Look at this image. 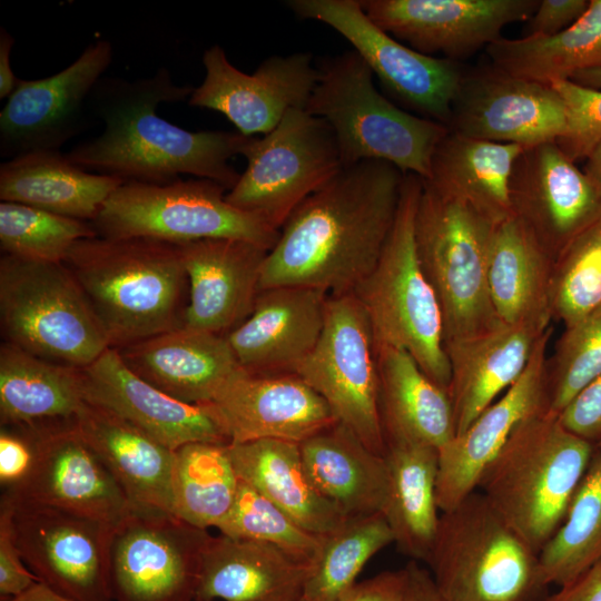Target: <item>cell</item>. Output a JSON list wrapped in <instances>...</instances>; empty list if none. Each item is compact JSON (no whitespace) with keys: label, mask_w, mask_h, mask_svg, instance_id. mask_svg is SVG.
<instances>
[{"label":"cell","mask_w":601,"mask_h":601,"mask_svg":"<svg viewBox=\"0 0 601 601\" xmlns=\"http://www.w3.org/2000/svg\"><path fill=\"white\" fill-rule=\"evenodd\" d=\"M305 110L332 129L343 166L386 161L427 179L434 150L449 128L405 111L382 95L355 50L323 58Z\"/></svg>","instance_id":"5"},{"label":"cell","mask_w":601,"mask_h":601,"mask_svg":"<svg viewBox=\"0 0 601 601\" xmlns=\"http://www.w3.org/2000/svg\"><path fill=\"white\" fill-rule=\"evenodd\" d=\"M404 175L381 160L343 166L279 229L263 264L260 290L307 286L328 295L352 293L383 252Z\"/></svg>","instance_id":"1"},{"label":"cell","mask_w":601,"mask_h":601,"mask_svg":"<svg viewBox=\"0 0 601 601\" xmlns=\"http://www.w3.org/2000/svg\"><path fill=\"white\" fill-rule=\"evenodd\" d=\"M378 405L385 440L442 447L455 435L449 394L404 349L375 345Z\"/></svg>","instance_id":"32"},{"label":"cell","mask_w":601,"mask_h":601,"mask_svg":"<svg viewBox=\"0 0 601 601\" xmlns=\"http://www.w3.org/2000/svg\"><path fill=\"white\" fill-rule=\"evenodd\" d=\"M523 149L449 130L434 150L430 177L424 180L467 204L493 224H500L513 215L510 180Z\"/></svg>","instance_id":"37"},{"label":"cell","mask_w":601,"mask_h":601,"mask_svg":"<svg viewBox=\"0 0 601 601\" xmlns=\"http://www.w3.org/2000/svg\"><path fill=\"white\" fill-rule=\"evenodd\" d=\"M485 51L502 70L546 85L601 67V0H590L585 12L554 36L500 38Z\"/></svg>","instance_id":"39"},{"label":"cell","mask_w":601,"mask_h":601,"mask_svg":"<svg viewBox=\"0 0 601 601\" xmlns=\"http://www.w3.org/2000/svg\"><path fill=\"white\" fill-rule=\"evenodd\" d=\"M117 351L136 375L188 404L208 403L242 370L226 336L185 326Z\"/></svg>","instance_id":"27"},{"label":"cell","mask_w":601,"mask_h":601,"mask_svg":"<svg viewBox=\"0 0 601 601\" xmlns=\"http://www.w3.org/2000/svg\"><path fill=\"white\" fill-rule=\"evenodd\" d=\"M228 450L238 479L307 531L327 535L347 520L309 481L299 444L258 440L229 443Z\"/></svg>","instance_id":"36"},{"label":"cell","mask_w":601,"mask_h":601,"mask_svg":"<svg viewBox=\"0 0 601 601\" xmlns=\"http://www.w3.org/2000/svg\"><path fill=\"white\" fill-rule=\"evenodd\" d=\"M227 189L209 179L166 185L124 183L91 223L106 238L145 237L173 244L237 239L268 252L279 230L226 200Z\"/></svg>","instance_id":"10"},{"label":"cell","mask_w":601,"mask_h":601,"mask_svg":"<svg viewBox=\"0 0 601 601\" xmlns=\"http://www.w3.org/2000/svg\"><path fill=\"white\" fill-rule=\"evenodd\" d=\"M513 215L555 259L601 219V197L555 141L523 149L510 180Z\"/></svg>","instance_id":"20"},{"label":"cell","mask_w":601,"mask_h":601,"mask_svg":"<svg viewBox=\"0 0 601 601\" xmlns=\"http://www.w3.org/2000/svg\"><path fill=\"white\" fill-rule=\"evenodd\" d=\"M238 483L228 444L194 442L175 450L174 514L188 524L217 529L234 505Z\"/></svg>","instance_id":"40"},{"label":"cell","mask_w":601,"mask_h":601,"mask_svg":"<svg viewBox=\"0 0 601 601\" xmlns=\"http://www.w3.org/2000/svg\"><path fill=\"white\" fill-rule=\"evenodd\" d=\"M188 279L184 326L226 336L250 314L267 249L237 239L180 244Z\"/></svg>","instance_id":"26"},{"label":"cell","mask_w":601,"mask_h":601,"mask_svg":"<svg viewBox=\"0 0 601 601\" xmlns=\"http://www.w3.org/2000/svg\"><path fill=\"white\" fill-rule=\"evenodd\" d=\"M569 80L583 87L601 90V67L580 70Z\"/></svg>","instance_id":"58"},{"label":"cell","mask_w":601,"mask_h":601,"mask_svg":"<svg viewBox=\"0 0 601 601\" xmlns=\"http://www.w3.org/2000/svg\"><path fill=\"white\" fill-rule=\"evenodd\" d=\"M601 375V305L565 327L546 357V408L559 415L594 378Z\"/></svg>","instance_id":"46"},{"label":"cell","mask_w":601,"mask_h":601,"mask_svg":"<svg viewBox=\"0 0 601 601\" xmlns=\"http://www.w3.org/2000/svg\"><path fill=\"white\" fill-rule=\"evenodd\" d=\"M295 374L324 398L339 423L370 450L385 454L375 339L354 293L328 295L319 339Z\"/></svg>","instance_id":"12"},{"label":"cell","mask_w":601,"mask_h":601,"mask_svg":"<svg viewBox=\"0 0 601 601\" xmlns=\"http://www.w3.org/2000/svg\"><path fill=\"white\" fill-rule=\"evenodd\" d=\"M81 368L0 346V425L46 430L75 422L86 404Z\"/></svg>","instance_id":"34"},{"label":"cell","mask_w":601,"mask_h":601,"mask_svg":"<svg viewBox=\"0 0 601 601\" xmlns=\"http://www.w3.org/2000/svg\"><path fill=\"white\" fill-rule=\"evenodd\" d=\"M444 601H545L539 554L477 490L441 512L426 562Z\"/></svg>","instance_id":"7"},{"label":"cell","mask_w":601,"mask_h":601,"mask_svg":"<svg viewBox=\"0 0 601 601\" xmlns=\"http://www.w3.org/2000/svg\"><path fill=\"white\" fill-rule=\"evenodd\" d=\"M590 0H540L523 28V37L554 36L573 24L588 9Z\"/></svg>","instance_id":"51"},{"label":"cell","mask_w":601,"mask_h":601,"mask_svg":"<svg viewBox=\"0 0 601 601\" xmlns=\"http://www.w3.org/2000/svg\"><path fill=\"white\" fill-rule=\"evenodd\" d=\"M194 88L177 85L166 67L130 81L101 78L88 105L90 114L104 122V130L77 144L66 158L83 170L125 183L166 185L183 174L230 190L240 174L229 160L243 154L249 137L238 131H189L157 114L162 102L189 99Z\"/></svg>","instance_id":"2"},{"label":"cell","mask_w":601,"mask_h":601,"mask_svg":"<svg viewBox=\"0 0 601 601\" xmlns=\"http://www.w3.org/2000/svg\"><path fill=\"white\" fill-rule=\"evenodd\" d=\"M201 61L205 78L188 104L223 114L248 137L270 132L289 110L305 108L318 77L308 52L268 57L250 75L218 45L207 48Z\"/></svg>","instance_id":"18"},{"label":"cell","mask_w":601,"mask_h":601,"mask_svg":"<svg viewBox=\"0 0 601 601\" xmlns=\"http://www.w3.org/2000/svg\"><path fill=\"white\" fill-rule=\"evenodd\" d=\"M583 173L601 197V144L588 156Z\"/></svg>","instance_id":"57"},{"label":"cell","mask_w":601,"mask_h":601,"mask_svg":"<svg viewBox=\"0 0 601 601\" xmlns=\"http://www.w3.org/2000/svg\"><path fill=\"white\" fill-rule=\"evenodd\" d=\"M40 431L19 426L0 427V485L2 494L20 489L31 475L39 450Z\"/></svg>","instance_id":"48"},{"label":"cell","mask_w":601,"mask_h":601,"mask_svg":"<svg viewBox=\"0 0 601 601\" xmlns=\"http://www.w3.org/2000/svg\"><path fill=\"white\" fill-rule=\"evenodd\" d=\"M217 530L229 538L270 544L312 566L321 553L324 536L300 526L242 480L234 505Z\"/></svg>","instance_id":"44"},{"label":"cell","mask_w":601,"mask_h":601,"mask_svg":"<svg viewBox=\"0 0 601 601\" xmlns=\"http://www.w3.org/2000/svg\"><path fill=\"white\" fill-rule=\"evenodd\" d=\"M392 543L393 533L382 513L348 518L341 528L323 536L303 598L337 601L356 582L371 558Z\"/></svg>","instance_id":"42"},{"label":"cell","mask_w":601,"mask_h":601,"mask_svg":"<svg viewBox=\"0 0 601 601\" xmlns=\"http://www.w3.org/2000/svg\"><path fill=\"white\" fill-rule=\"evenodd\" d=\"M328 294L307 286L262 289L250 314L226 335L252 374L295 373L322 334Z\"/></svg>","instance_id":"25"},{"label":"cell","mask_w":601,"mask_h":601,"mask_svg":"<svg viewBox=\"0 0 601 601\" xmlns=\"http://www.w3.org/2000/svg\"><path fill=\"white\" fill-rule=\"evenodd\" d=\"M447 128L525 149L563 136L566 111L551 85L511 75L490 62L464 69Z\"/></svg>","instance_id":"16"},{"label":"cell","mask_w":601,"mask_h":601,"mask_svg":"<svg viewBox=\"0 0 601 601\" xmlns=\"http://www.w3.org/2000/svg\"><path fill=\"white\" fill-rule=\"evenodd\" d=\"M210 535L174 514L134 509L112 529V600L194 601Z\"/></svg>","instance_id":"14"},{"label":"cell","mask_w":601,"mask_h":601,"mask_svg":"<svg viewBox=\"0 0 601 601\" xmlns=\"http://www.w3.org/2000/svg\"><path fill=\"white\" fill-rule=\"evenodd\" d=\"M551 326L536 341L516 382L461 434L439 449L436 502L453 509L477 487L480 477L516 427L546 408L545 364Z\"/></svg>","instance_id":"23"},{"label":"cell","mask_w":601,"mask_h":601,"mask_svg":"<svg viewBox=\"0 0 601 601\" xmlns=\"http://www.w3.org/2000/svg\"><path fill=\"white\" fill-rule=\"evenodd\" d=\"M0 601H73L51 591L42 583H37L26 593L16 598H2Z\"/></svg>","instance_id":"56"},{"label":"cell","mask_w":601,"mask_h":601,"mask_svg":"<svg viewBox=\"0 0 601 601\" xmlns=\"http://www.w3.org/2000/svg\"><path fill=\"white\" fill-rule=\"evenodd\" d=\"M124 183L115 176L83 170L60 151L29 152L0 166L1 201L90 223Z\"/></svg>","instance_id":"35"},{"label":"cell","mask_w":601,"mask_h":601,"mask_svg":"<svg viewBox=\"0 0 601 601\" xmlns=\"http://www.w3.org/2000/svg\"><path fill=\"white\" fill-rule=\"evenodd\" d=\"M111 348L184 326L188 279L177 244L145 238L90 237L63 260Z\"/></svg>","instance_id":"3"},{"label":"cell","mask_w":601,"mask_h":601,"mask_svg":"<svg viewBox=\"0 0 601 601\" xmlns=\"http://www.w3.org/2000/svg\"><path fill=\"white\" fill-rule=\"evenodd\" d=\"M203 405L229 443L300 444L338 422L324 398L295 373L252 374L242 368Z\"/></svg>","instance_id":"21"},{"label":"cell","mask_w":601,"mask_h":601,"mask_svg":"<svg viewBox=\"0 0 601 601\" xmlns=\"http://www.w3.org/2000/svg\"><path fill=\"white\" fill-rule=\"evenodd\" d=\"M299 450L314 487L346 519L383 512L388 492L385 457L344 424L336 422L305 440Z\"/></svg>","instance_id":"33"},{"label":"cell","mask_w":601,"mask_h":601,"mask_svg":"<svg viewBox=\"0 0 601 601\" xmlns=\"http://www.w3.org/2000/svg\"><path fill=\"white\" fill-rule=\"evenodd\" d=\"M75 425L135 510L174 514L175 451L117 414L88 402Z\"/></svg>","instance_id":"29"},{"label":"cell","mask_w":601,"mask_h":601,"mask_svg":"<svg viewBox=\"0 0 601 601\" xmlns=\"http://www.w3.org/2000/svg\"><path fill=\"white\" fill-rule=\"evenodd\" d=\"M601 560V444L569 504L565 518L539 553L543 577L559 589L574 582Z\"/></svg>","instance_id":"41"},{"label":"cell","mask_w":601,"mask_h":601,"mask_svg":"<svg viewBox=\"0 0 601 601\" xmlns=\"http://www.w3.org/2000/svg\"><path fill=\"white\" fill-rule=\"evenodd\" d=\"M562 425L593 445L601 444V375L589 383L558 415Z\"/></svg>","instance_id":"50"},{"label":"cell","mask_w":601,"mask_h":601,"mask_svg":"<svg viewBox=\"0 0 601 601\" xmlns=\"http://www.w3.org/2000/svg\"><path fill=\"white\" fill-rule=\"evenodd\" d=\"M407 568L384 571L355 582L337 601H404L407 589Z\"/></svg>","instance_id":"52"},{"label":"cell","mask_w":601,"mask_h":601,"mask_svg":"<svg viewBox=\"0 0 601 601\" xmlns=\"http://www.w3.org/2000/svg\"><path fill=\"white\" fill-rule=\"evenodd\" d=\"M545 601H601V560L571 584L550 593Z\"/></svg>","instance_id":"53"},{"label":"cell","mask_w":601,"mask_h":601,"mask_svg":"<svg viewBox=\"0 0 601 601\" xmlns=\"http://www.w3.org/2000/svg\"><path fill=\"white\" fill-rule=\"evenodd\" d=\"M81 372L88 403L117 414L173 451L194 442L229 444L205 405L156 388L136 375L116 348L108 347Z\"/></svg>","instance_id":"24"},{"label":"cell","mask_w":601,"mask_h":601,"mask_svg":"<svg viewBox=\"0 0 601 601\" xmlns=\"http://www.w3.org/2000/svg\"><path fill=\"white\" fill-rule=\"evenodd\" d=\"M545 331L503 324L487 333L444 344L451 368L447 394L455 435L463 433L516 382Z\"/></svg>","instance_id":"30"},{"label":"cell","mask_w":601,"mask_h":601,"mask_svg":"<svg viewBox=\"0 0 601 601\" xmlns=\"http://www.w3.org/2000/svg\"><path fill=\"white\" fill-rule=\"evenodd\" d=\"M194 601H201V600H194Z\"/></svg>","instance_id":"60"},{"label":"cell","mask_w":601,"mask_h":601,"mask_svg":"<svg viewBox=\"0 0 601 601\" xmlns=\"http://www.w3.org/2000/svg\"><path fill=\"white\" fill-rule=\"evenodd\" d=\"M0 324L4 342L32 355L83 368L108 347L107 337L65 263L2 254Z\"/></svg>","instance_id":"9"},{"label":"cell","mask_w":601,"mask_h":601,"mask_svg":"<svg viewBox=\"0 0 601 601\" xmlns=\"http://www.w3.org/2000/svg\"><path fill=\"white\" fill-rule=\"evenodd\" d=\"M594 447L544 410L516 427L476 490L539 554L561 526Z\"/></svg>","instance_id":"4"},{"label":"cell","mask_w":601,"mask_h":601,"mask_svg":"<svg viewBox=\"0 0 601 601\" xmlns=\"http://www.w3.org/2000/svg\"><path fill=\"white\" fill-rule=\"evenodd\" d=\"M39 583L24 564L14 541L10 505L0 503V597L16 598Z\"/></svg>","instance_id":"49"},{"label":"cell","mask_w":601,"mask_h":601,"mask_svg":"<svg viewBox=\"0 0 601 601\" xmlns=\"http://www.w3.org/2000/svg\"><path fill=\"white\" fill-rule=\"evenodd\" d=\"M39 431L31 475L20 489L1 499L60 509L110 526L132 512L124 490L75 422Z\"/></svg>","instance_id":"22"},{"label":"cell","mask_w":601,"mask_h":601,"mask_svg":"<svg viewBox=\"0 0 601 601\" xmlns=\"http://www.w3.org/2000/svg\"><path fill=\"white\" fill-rule=\"evenodd\" d=\"M496 225L422 179L415 242L441 307L444 344L503 325L487 284L489 252Z\"/></svg>","instance_id":"8"},{"label":"cell","mask_w":601,"mask_h":601,"mask_svg":"<svg viewBox=\"0 0 601 601\" xmlns=\"http://www.w3.org/2000/svg\"><path fill=\"white\" fill-rule=\"evenodd\" d=\"M422 178L405 174L393 228L372 272L352 292L372 325L375 345L406 351L447 392L451 368L436 294L422 267L415 215Z\"/></svg>","instance_id":"6"},{"label":"cell","mask_w":601,"mask_h":601,"mask_svg":"<svg viewBox=\"0 0 601 601\" xmlns=\"http://www.w3.org/2000/svg\"><path fill=\"white\" fill-rule=\"evenodd\" d=\"M14 45L13 37L3 28L0 29V98H8L17 88L20 79L16 77L10 53Z\"/></svg>","instance_id":"55"},{"label":"cell","mask_w":601,"mask_h":601,"mask_svg":"<svg viewBox=\"0 0 601 601\" xmlns=\"http://www.w3.org/2000/svg\"><path fill=\"white\" fill-rule=\"evenodd\" d=\"M540 0H361L367 17L413 50L460 61L526 22Z\"/></svg>","instance_id":"19"},{"label":"cell","mask_w":601,"mask_h":601,"mask_svg":"<svg viewBox=\"0 0 601 601\" xmlns=\"http://www.w3.org/2000/svg\"><path fill=\"white\" fill-rule=\"evenodd\" d=\"M388 492L382 514L398 552L426 562L439 528L436 502L439 449L417 443H391L384 454Z\"/></svg>","instance_id":"38"},{"label":"cell","mask_w":601,"mask_h":601,"mask_svg":"<svg viewBox=\"0 0 601 601\" xmlns=\"http://www.w3.org/2000/svg\"><path fill=\"white\" fill-rule=\"evenodd\" d=\"M242 156L246 169L226 200L277 230L302 201L343 168L332 129L305 108L289 110L262 138L249 137Z\"/></svg>","instance_id":"11"},{"label":"cell","mask_w":601,"mask_h":601,"mask_svg":"<svg viewBox=\"0 0 601 601\" xmlns=\"http://www.w3.org/2000/svg\"><path fill=\"white\" fill-rule=\"evenodd\" d=\"M1 501L10 505L20 555L40 583L73 601H114L109 574L114 526L47 505Z\"/></svg>","instance_id":"15"},{"label":"cell","mask_w":601,"mask_h":601,"mask_svg":"<svg viewBox=\"0 0 601 601\" xmlns=\"http://www.w3.org/2000/svg\"><path fill=\"white\" fill-rule=\"evenodd\" d=\"M550 305L552 319L565 327L601 305V219L555 259Z\"/></svg>","instance_id":"45"},{"label":"cell","mask_w":601,"mask_h":601,"mask_svg":"<svg viewBox=\"0 0 601 601\" xmlns=\"http://www.w3.org/2000/svg\"><path fill=\"white\" fill-rule=\"evenodd\" d=\"M551 87L565 106L566 128L555 142L573 161L588 158L601 144V90L569 79L554 80Z\"/></svg>","instance_id":"47"},{"label":"cell","mask_w":601,"mask_h":601,"mask_svg":"<svg viewBox=\"0 0 601 601\" xmlns=\"http://www.w3.org/2000/svg\"><path fill=\"white\" fill-rule=\"evenodd\" d=\"M96 236L90 221L19 203H0L2 254L27 260L62 263L75 243Z\"/></svg>","instance_id":"43"},{"label":"cell","mask_w":601,"mask_h":601,"mask_svg":"<svg viewBox=\"0 0 601 601\" xmlns=\"http://www.w3.org/2000/svg\"><path fill=\"white\" fill-rule=\"evenodd\" d=\"M406 568L408 579L404 601H444L427 569L413 560Z\"/></svg>","instance_id":"54"},{"label":"cell","mask_w":601,"mask_h":601,"mask_svg":"<svg viewBox=\"0 0 601 601\" xmlns=\"http://www.w3.org/2000/svg\"><path fill=\"white\" fill-rule=\"evenodd\" d=\"M312 569L267 543L210 535L195 600L299 601Z\"/></svg>","instance_id":"28"},{"label":"cell","mask_w":601,"mask_h":601,"mask_svg":"<svg viewBox=\"0 0 601 601\" xmlns=\"http://www.w3.org/2000/svg\"><path fill=\"white\" fill-rule=\"evenodd\" d=\"M299 601H308V600H306V599L302 598V599H300Z\"/></svg>","instance_id":"59"},{"label":"cell","mask_w":601,"mask_h":601,"mask_svg":"<svg viewBox=\"0 0 601 601\" xmlns=\"http://www.w3.org/2000/svg\"><path fill=\"white\" fill-rule=\"evenodd\" d=\"M108 40H97L63 70L21 80L0 112V154L8 159L60 147L86 130L89 97L112 61Z\"/></svg>","instance_id":"17"},{"label":"cell","mask_w":601,"mask_h":601,"mask_svg":"<svg viewBox=\"0 0 601 601\" xmlns=\"http://www.w3.org/2000/svg\"><path fill=\"white\" fill-rule=\"evenodd\" d=\"M553 265L554 260L516 216L495 226L487 284L492 305L503 324L540 331L550 327Z\"/></svg>","instance_id":"31"},{"label":"cell","mask_w":601,"mask_h":601,"mask_svg":"<svg viewBox=\"0 0 601 601\" xmlns=\"http://www.w3.org/2000/svg\"><path fill=\"white\" fill-rule=\"evenodd\" d=\"M299 18L323 22L353 47L384 88L421 117L447 127L464 67L420 53L375 24L361 0H288Z\"/></svg>","instance_id":"13"}]
</instances>
